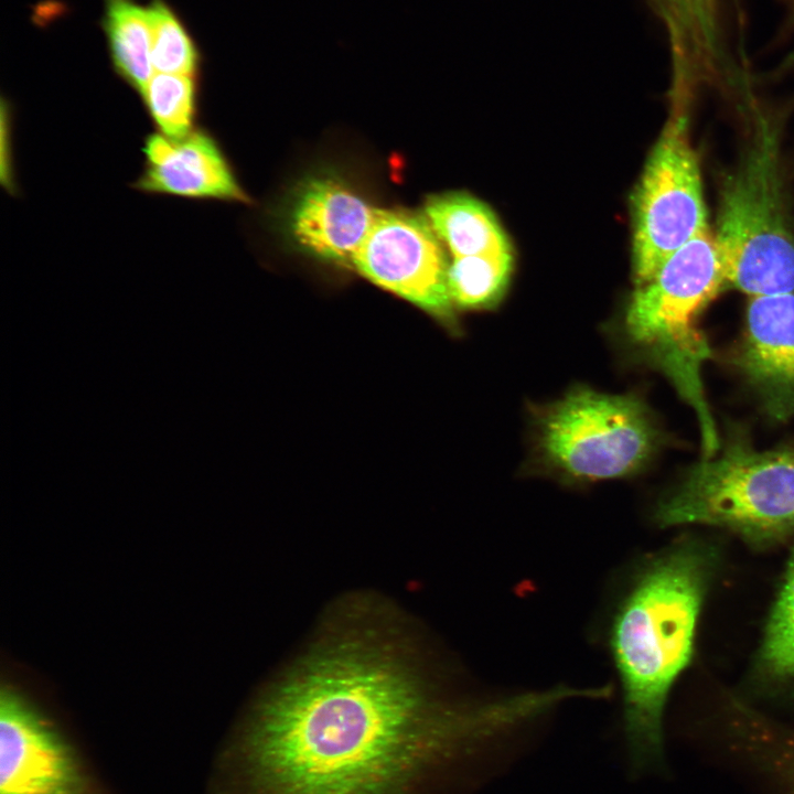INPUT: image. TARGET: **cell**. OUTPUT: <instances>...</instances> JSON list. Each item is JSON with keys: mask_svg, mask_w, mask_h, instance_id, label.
Returning <instances> with one entry per match:
<instances>
[{"mask_svg": "<svg viewBox=\"0 0 794 794\" xmlns=\"http://www.w3.org/2000/svg\"><path fill=\"white\" fill-rule=\"evenodd\" d=\"M391 644L334 635L273 685L242 743L247 794H475L533 751L535 691L446 696Z\"/></svg>", "mask_w": 794, "mask_h": 794, "instance_id": "obj_1", "label": "cell"}, {"mask_svg": "<svg viewBox=\"0 0 794 794\" xmlns=\"http://www.w3.org/2000/svg\"><path fill=\"white\" fill-rule=\"evenodd\" d=\"M712 558L694 543L670 548L644 568L614 615L610 645L623 689L631 777L665 769L664 709L691 656Z\"/></svg>", "mask_w": 794, "mask_h": 794, "instance_id": "obj_2", "label": "cell"}, {"mask_svg": "<svg viewBox=\"0 0 794 794\" xmlns=\"http://www.w3.org/2000/svg\"><path fill=\"white\" fill-rule=\"evenodd\" d=\"M727 288L723 264L709 227L670 255L647 280L635 285L623 316L630 346L662 372L694 410L704 458L720 448L705 394L702 367L710 348L698 325L707 304Z\"/></svg>", "mask_w": 794, "mask_h": 794, "instance_id": "obj_3", "label": "cell"}, {"mask_svg": "<svg viewBox=\"0 0 794 794\" xmlns=\"http://www.w3.org/2000/svg\"><path fill=\"white\" fill-rule=\"evenodd\" d=\"M654 518L662 527H721L758 547L785 540L794 535V444L757 450L731 436L686 471Z\"/></svg>", "mask_w": 794, "mask_h": 794, "instance_id": "obj_4", "label": "cell"}, {"mask_svg": "<svg viewBox=\"0 0 794 794\" xmlns=\"http://www.w3.org/2000/svg\"><path fill=\"white\" fill-rule=\"evenodd\" d=\"M713 236L727 288L750 297L794 292V229L777 133L765 119L722 183Z\"/></svg>", "mask_w": 794, "mask_h": 794, "instance_id": "obj_5", "label": "cell"}, {"mask_svg": "<svg viewBox=\"0 0 794 794\" xmlns=\"http://www.w3.org/2000/svg\"><path fill=\"white\" fill-rule=\"evenodd\" d=\"M659 442L652 414L635 395L580 387L536 414L535 449L540 464L571 482L636 474Z\"/></svg>", "mask_w": 794, "mask_h": 794, "instance_id": "obj_6", "label": "cell"}, {"mask_svg": "<svg viewBox=\"0 0 794 794\" xmlns=\"http://www.w3.org/2000/svg\"><path fill=\"white\" fill-rule=\"evenodd\" d=\"M673 97L672 116L632 194L635 285L652 277L670 255L709 227L699 161L689 139L688 96Z\"/></svg>", "mask_w": 794, "mask_h": 794, "instance_id": "obj_7", "label": "cell"}, {"mask_svg": "<svg viewBox=\"0 0 794 794\" xmlns=\"http://www.w3.org/2000/svg\"><path fill=\"white\" fill-rule=\"evenodd\" d=\"M353 266L372 282L430 314L453 320L449 261L426 216L377 208Z\"/></svg>", "mask_w": 794, "mask_h": 794, "instance_id": "obj_8", "label": "cell"}, {"mask_svg": "<svg viewBox=\"0 0 794 794\" xmlns=\"http://www.w3.org/2000/svg\"><path fill=\"white\" fill-rule=\"evenodd\" d=\"M73 752L21 697L0 701V794H84Z\"/></svg>", "mask_w": 794, "mask_h": 794, "instance_id": "obj_9", "label": "cell"}, {"mask_svg": "<svg viewBox=\"0 0 794 794\" xmlns=\"http://www.w3.org/2000/svg\"><path fill=\"white\" fill-rule=\"evenodd\" d=\"M733 364L770 418H794V292L750 297Z\"/></svg>", "mask_w": 794, "mask_h": 794, "instance_id": "obj_10", "label": "cell"}, {"mask_svg": "<svg viewBox=\"0 0 794 794\" xmlns=\"http://www.w3.org/2000/svg\"><path fill=\"white\" fill-rule=\"evenodd\" d=\"M143 168L132 187L147 194L248 201L215 138L196 128L182 138L150 133Z\"/></svg>", "mask_w": 794, "mask_h": 794, "instance_id": "obj_11", "label": "cell"}, {"mask_svg": "<svg viewBox=\"0 0 794 794\" xmlns=\"http://www.w3.org/2000/svg\"><path fill=\"white\" fill-rule=\"evenodd\" d=\"M376 211L339 178L312 176L298 186L292 197L289 229L308 254L353 265Z\"/></svg>", "mask_w": 794, "mask_h": 794, "instance_id": "obj_12", "label": "cell"}, {"mask_svg": "<svg viewBox=\"0 0 794 794\" xmlns=\"http://www.w3.org/2000/svg\"><path fill=\"white\" fill-rule=\"evenodd\" d=\"M650 1L665 24L674 81L691 87L730 63L721 0Z\"/></svg>", "mask_w": 794, "mask_h": 794, "instance_id": "obj_13", "label": "cell"}, {"mask_svg": "<svg viewBox=\"0 0 794 794\" xmlns=\"http://www.w3.org/2000/svg\"><path fill=\"white\" fill-rule=\"evenodd\" d=\"M425 216L452 258L512 251L492 210L472 195L451 192L429 196Z\"/></svg>", "mask_w": 794, "mask_h": 794, "instance_id": "obj_14", "label": "cell"}, {"mask_svg": "<svg viewBox=\"0 0 794 794\" xmlns=\"http://www.w3.org/2000/svg\"><path fill=\"white\" fill-rule=\"evenodd\" d=\"M101 28L115 73L141 94L154 71L147 7L136 0H104Z\"/></svg>", "mask_w": 794, "mask_h": 794, "instance_id": "obj_15", "label": "cell"}, {"mask_svg": "<svg viewBox=\"0 0 794 794\" xmlns=\"http://www.w3.org/2000/svg\"><path fill=\"white\" fill-rule=\"evenodd\" d=\"M512 271V251L453 257L448 268L453 305L465 310L494 308L507 290Z\"/></svg>", "mask_w": 794, "mask_h": 794, "instance_id": "obj_16", "label": "cell"}, {"mask_svg": "<svg viewBox=\"0 0 794 794\" xmlns=\"http://www.w3.org/2000/svg\"><path fill=\"white\" fill-rule=\"evenodd\" d=\"M140 96L157 132L182 138L197 128V76L154 73Z\"/></svg>", "mask_w": 794, "mask_h": 794, "instance_id": "obj_17", "label": "cell"}, {"mask_svg": "<svg viewBox=\"0 0 794 794\" xmlns=\"http://www.w3.org/2000/svg\"><path fill=\"white\" fill-rule=\"evenodd\" d=\"M147 10L153 69L157 73L197 76L202 55L181 17L164 0H151Z\"/></svg>", "mask_w": 794, "mask_h": 794, "instance_id": "obj_18", "label": "cell"}, {"mask_svg": "<svg viewBox=\"0 0 794 794\" xmlns=\"http://www.w3.org/2000/svg\"><path fill=\"white\" fill-rule=\"evenodd\" d=\"M761 670L777 683L794 682V550L768 623Z\"/></svg>", "mask_w": 794, "mask_h": 794, "instance_id": "obj_19", "label": "cell"}, {"mask_svg": "<svg viewBox=\"0 0 794 794\" xmlns=\"http://www.w3.org/2000/svg\"><path fill=\"white\" fill-rule=\"evenodd\" d=\"M754 770L780 794H794V731L776 726L763 733L751 752Z\"/></svg>", "mask_w": 794, "mask_h": 794, "instance_id": "obj_20", "label": "cell"}, {"mask_svg": "<svg viewBox=\"0 0 794 794\" xmlns=\"http://www.w3.org/2000/svg\"><path fill=\"white\" fill-rule=\"evenodd\" d=\"M785 7V19L783 23V33L790 34L794 32V0H782Z\"/></svg>", "mask_w": 794, "mask_h": 794, "instance_id": "obj_21", "label": "cell"}]
</instances>
